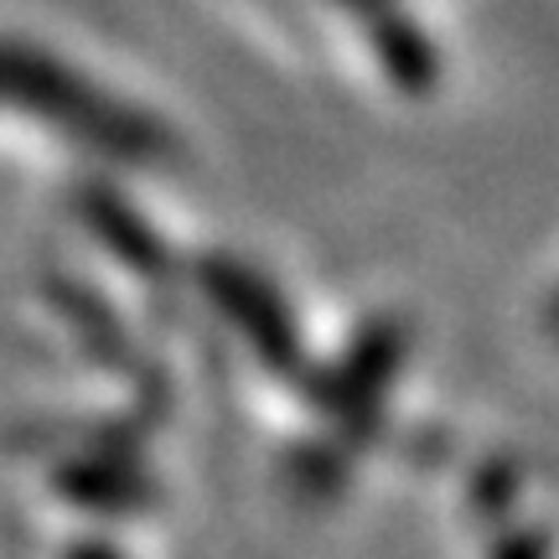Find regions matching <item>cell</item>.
<instances>
[{"mask_svg":"<svg viewBox=\"0 0 559 559\" xmlns=\"http://www.w3.org/2000/svg\"><path fill=\"white\" fill-rule=\"evenodd\" d=\"M207 290H213L223 311L249 332V342L260 347L264 362H275V368H290V362H296V332H290V321H285V311H280V300L270 285H260L243 264H207Z\"/></svg>","mask_w":559,"mask_h":559,"instance_id":"2","label":"cell"},{"mask_svg":"<svg viewBox=\"0 0 559 559\" xmlns=\"http://www.w3.org/2000/svg\"><path fill=\"white\" fill-rule=\"evenodd\" d=\"M0 99H16L21 109L73 130L94 151H109L120 160H145L160 151V135L151 120H140L115 99L94 94L68 68H58L52 58H41L32 47H16V41H0Z\"/></svg>","mask_w":559,"mask_h":559,"instance_id":"1","label":"cell"},{"mask_svg":"<svg viewBox=\"0 0 559 559\" xmlns=\"http://www.w3.org/2000/svg\"><path fill=\"white\" fill-rule=\"evenodd\" d=\"M383 368H389V342H379V347H373V358H368V373H373V379H383ZM353 389H358V383H347V389H337V404H358L362 394H353Z\"/></svg>","mask_w":559,"mask_h":559,"instance_id":"3","label":"cell"}]
</instances>
